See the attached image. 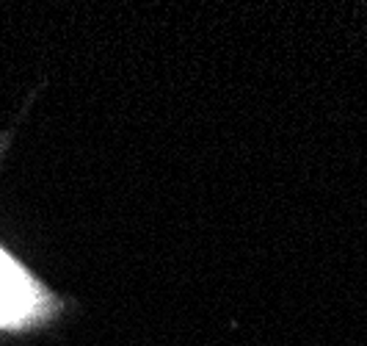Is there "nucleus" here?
Wrapping results in <instances>:
<instances>
[{
    "label": "nucleus",
    "mask_w": 367,
    "mask_h": 346,
    "mask_svg": "<svg viewBox=\"0 0 367 346\" xmlns=\"http://www.w3.org/2000/svg\"><path fill=\"white\" fill-rule=\"evenodd\" d=\"M39 308V288L31 277L0 249V324L12 327L31 319Z\"/></svg>",
    "instance_id": "1"
}]
</instances>
